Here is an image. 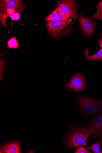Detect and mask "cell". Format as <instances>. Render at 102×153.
I'll return each instance as SVG.
<instances>
[{"label": "cell", "instance_id": "cell-1", "mask_svg": "<svg viewBox=\"0 0 102 153\" xmlns=\"http://www.w3.org/2000/svg\"><path fill=\"white\" fill-rule=\"evenodd\" d=\"M72 19L68 21H48L46 23L49 34L54 38H59L69 35L71 33Z\"/></svg>", "mask_w": 102, "mask_h": 153}, {"label": "cell", "instance_id": "cell-2", "mask_svg": "<svg viewBox=\"0 0 102 153\" xmlns=\"http://www.w3.org/2000/svg\"><path fill=\"white\" fill-rule=\"evenodd\" d=\"M89 131L85 128H79L69 133L67 136L66 143L67 146L74 148L87 145Z\"/></svg>", "mask_w": 102, "mask_h": 153}, {"label": "cell", "instance_id": "cell-3", "mask_svg": "<svg viewBox=\"0 0 102 153\" xmlns=\"http://www.w3.org/2000/svg\"><path fill=\"white\" fill-rule=\"evenodd\" d=\"M78 105L83 113L87 116L98 113L101 107L100 102L98 100L81 95L79 96Z\"/></svg>", "mask_w": 102, "mask_h": 153}, {"label": "cell", "instance_id": "cell-4", "mask_svg": "<svg viewBox=\"0 0 102 153\" xmlns=\"http://www.w3.org/2000/svg\"><path fill=\"white\" fill-rule=\"evenodd\" d=\"M57 4L62 13L66 16L69 18L71 17L78 20L77 10L79 6L76 3V1L71 0L60 1L57 2Z\"/></svg>", "mask_w": 102, "mask_h": 153}, {"label": "cell", "instance_id": "cell-5", "mask_svg": "<svg viewBox=\"0 0 102 153\" xmlns=\"http://www.w3.org/2000/svg\"><path fill=\"white\" fill-rule=\"evenodd\" d=\"M86 82L82 74L77 73L66 83V88L77 92L86 90Z\"/></svg>", "mask_w": 102, "mask_h": 153}, {"label": "cell", "instance_id": "cell-6", "mask_svg": "<svg viewBox=\"0 0 102 153\" xmlns=\"http://www.w3.org/2000/svg\"><path fill=\"white\" fill-rule=\"evenodd\" d=\"M78 19L83 33L89 37H92L95 30V22L91 19L79 14Z\"/></svg>", "mask_w": 102, "mask_h": 153}, {"label": "cell", "instance_id": "cell-7", "mask_svg": "<svg viewBox=\"0 0 102 153\" xmlns=\"http://www.w3.org/2000/svg\"><path fill=\"white\" fill-rule=\"evenodd\" d=\"M1 12H4L7 8L15 10L16 12L23 13L25 7L20 0H2L0 1Z\"/></svg>", "mask_w": 102, "mask_h": 153}, {"label": "cell", "instance_id": "cell-8", "mask_svg": "<svg viewBox=\"0 0 102 153\" xmlns=\"http://www.w3.org/2000/svg\"><path fill=\"white\" fill-rule=\"evenodd\" d=\"M89 130V137H100L102 135V111L92 120Z\"/></svg>", "mask_w": 102, "mask_h": 153}, {"label": "cell", "instance_id": "cell-9", "mask_svg": "<svg viewBox=\"0 0 102 153\" xmlns=\"http://www.w3.org/2000/svg\"><path fill=\"white\" fill-rule=\"evenodd\" d=\"M69 18L62 13L60 8L58 7L48 15L45 19V21H68Z\"/></svg>", "mask_w": 102, "mask_h": 153}, {"label": "cell", "instance_id": "cell-10", "mask_svg": "<svg viewBox=\"0 0 102 153\" xmlns=\"http://www.w3.org/2000/svg\"><path fill=\"white\" fill-rule=\"evenodd\" d=\"M1 149L3 153H20V145L19 142L14 141L2 145L1 146Z\"/></svg>", "mask_w": 102, "mask_h": 153}, {"label": "cell", "instance_id": "cell-11", "mask_svg": "<svg viewBox=\"0 0 102 153\" xmlns=\"http://www.w3.org/2000/svg\"><path fill=\"white\" fill-rule=\"evenodd\" d=\"M89 50L88 49H85L84 51L85 57L87 61H96L100 62L102 61V49L101 48L96 54L91 56L89 55Z\"/></svg>", "mask_w": 102, "mask_h": 153}, {"label": "cell", "instance_id": "cell-12", "mask_svg": "<svg viewBox=\"0 0 102 153\" xmlns=\"http://www.w3.org/2000/svg\"><path fill=\"white\" fill-rule=\"evenodd\" d=\"M16 10L13 9L7 8L4 12H0V22L3 26L6 28L7 25L6 23L7 18L12 14L15 13Z\"/></svg>", "mask_w": 102, "mask_h": 153}, {"label": "cell", "instance_id": "cell-13", "mask_svg": "<svg viewBox=\"0 0 102 153\" xmlns=\"http://www.w3.org/2000/svg\"><path fill=\"white\" fill-rule=\"evenodd\" d=\"M7 43V47L9 48L8 49L14 48L16 50V48H19L22 50L19 45L15 36H14L12 38L9 39ZM22 51L23 52L22 50Z\"/></svg>", "mask_w": 102, "mask_h": 153}, {"label": "cell", "instance_id": "cell-14", "mask_svg": "<svg viewBox=\"0 0 102 153\" xmlns=\"http://www.w3.org/2000/svg\"><path fill=\"white\" fill-rule=\"evenodd\" d=\"M95 5L97 8V11L91 18L96 19L102 21V2H98V5Z\"/></svg>", "mask_w": 102, "mask_h": 153}, {"label": "cell", "instance_id": "cell-15", "mask_svg": "<svg viewBox=\"0 0 102 153\" xmlns=\"http://www.w3.org/2000/svg\"><path fill=\"white\" fill-rule=\"evenodd\" d=\"M101 144L99 142L97 141L89 147V149L93 151L94 153H102L100 151Z\"/></svg>", "mask_w": 102, "mask_h": 153}, {"label": "cell", "instance_id": "cell-16", "mask_svg": "<svg viewBox=\"0 0 102 153\" xmlns=\"http://www.w3.org/2000/svg\"><path fill=\"white\" fill-rule=\"evenodd\" d=\"M75 153H91L88 147H80L75 150Z\"/></svg>", "mask_w": 102, "mask_h": 153}, {"label": "cell", "instance_id": "cell-17", "mask_svg": "<svg viewBox=\"0 0 102 153\" xmlns=\"http://www.w3.org/2000/svg\"><path fill=\"white\" fill-rule=\"evenodd\" d=\"M20 14L18 12H15L10 16L11 19V27L13 24V21H19L20 18Z\"/></svg>", "mask_w": 102, "mask_h": 153}, {"label": "cell", "instance_id": "cell-18", "mask_svg": "<svg viewBox=\"0 0 102 153\" xmlns=\"http://www.w3.org/2000/svg\"><path fill=\"white\" fill-rule=\"evenodd\" d=\"M100 38L98 40V44L99 45L101 46V47L102 48V34H101L100 36Z\"/></svg>", "mask_w": 102, "mask_h": 153}, {"label": "cell", "instance_id": "cell-19", "mask_svg": "<svg viewBox=\"0 0 102 153\" xmlns=\"http://www.w3.org/2000/svg\"><path fill=\"white\" fill-rule=\"evenodd\" d=\"M101 140V143L102 144V136H101L100 137Z\"/></svg>", "mask_w": 102, "mask_h": 153}, {"label": "cell", "instance_id": "cell-20", "mask_svg": "<svg viewBox=\"0 0 102 153\" xmlns=\"http://www.w3.org/2000/svg\"><path fill=\"white\" fill-rule=\"evenodd\" d=\"M101 105H102V100H101Z\"/></svg>", "mask_w": 102, "mask_h": 153}]
</instances>
